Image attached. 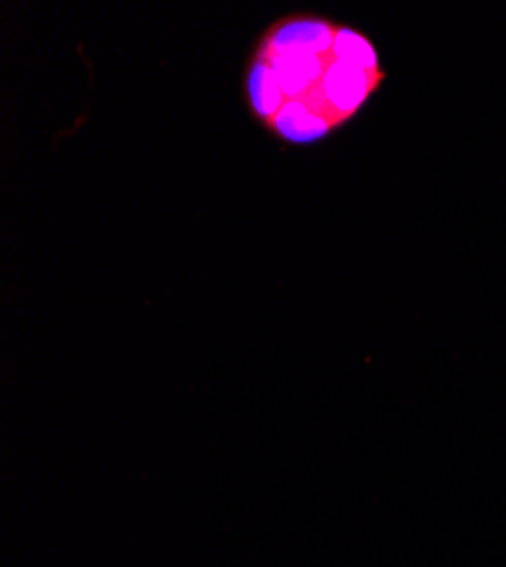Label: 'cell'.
Here are the masks:
<instances>
[{
  "instance_id": "obj_1",
  "label": "cell",
  "mask_w": 506,
  "mask_h": 567,
  "mask_svg": "<svg viewBox=\"0 0 506 567\" xmlns=\"http://www.w3.org/2000/svg\"><path fill=\"white\" fill-rule=\"evenodd\" d=\"M389 73L365 30L313 10L275 17L252 39L241 101L252 123L285 148H311L354 123Z\"/></svg>"
}]
</instances>
